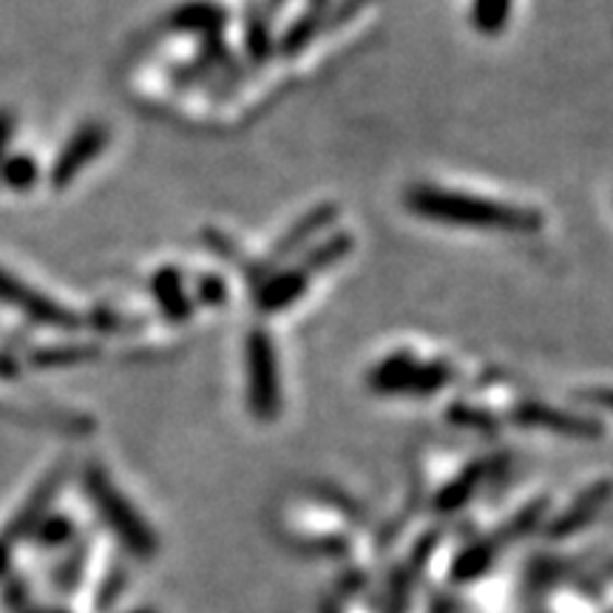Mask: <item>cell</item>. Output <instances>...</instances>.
I'll return each mask as SVG.
<instances>
[{
    "mask_svg": "<svg viewBox=\"0 0 613 613\" xmlns=\"http://www.w3.org/2000/svg\"><path fill=\"white\" fill-rule=\"evenodd\" d=\"M86 486L88 491H91V498H95L97 508L102 512V517L109 519V526L114 528L117 535L123 537L125 545L143 556L154 554L157 545H154L151 528L145 526V519L134 512V505L111 486L109 475L102 469H97V466H91L86 477Z\"/></svg>",
    "mask_w": 613,
    "mask_h": 613,
    "instance_id": "obj_4",
    "label": "cell"
},
{
    "mask_svg": "<svg viewBox=\"0 0 613 613\" xmlns=\"http://www.w3.org/2000/svg\"><path fill=\"white\" fill-rule=\"evenodd\" d=\"M455 378L446 361H420L418 355L395 353L369 369V390L378 395H434Z\"/></svg>",
    "mask_w": 613,
    "mask_h": 613,
    "instance_id": "obj_3",
    "label": "cell"
},
{
    "mask_svg": "<svg viewBox=\"0 0 613 613\" xmlns=\"http://www.w3.org/2000/svg\"><path fill=\"white\" fill-rule=\"evenodd\" d=\"M324 23L327 0H312V7L282 35V40H279V54H284V58L302 54V51L312 44V37L324 29Z\"/></svg>",
    "mask_w": 613,
    "mask_h": 613,
    "instance_id": "obj_12",
    "label": "cell"
},
{
    "mask_svg": "<svg viewBox=\"0 0 613 613\" xmlns=\"http://www.w3.org/2000/svg\"><path fill=\"white\" fill-rule=\"evenodd\" d=\"M106 143H109V131H106V125L88 123L86 128H79L72 137V143L65 145L63 154H60L58 165H54V173H51L54 185H58V188H65V185H69V182H72L74 176H77V173L102 151V148H106Z\"/></svg>",
    "mask_w": 613,
    "mask_h": 613,
    "instance_id": "obj_7",
    "label": "cell"
},
{
    "mask_svg": "<svg viewBox=\"0 0 613 613\" xmlns=\"http://www.w3.org/2000/svg\"><path fill=\"white\" fill-rule=\"evenodd\" d=\"M228 23V12L217 3H185V7H176L168 15L165 29L171 32H196V35L213 37L224 29Z\"/></svg>",
    "mask_w": 613,
    "mask_h": 613,
    "instance_id": "obj_10",
    "label": "cell"
},
{
    "mask_svg": "<svg viewBox=\"0 0 613 613\" xmlns=\"http://www.w3.org/2000/svg\"><path fill=\"white\" fill-rule=\"evenodd\" d=\"M446 418L452 420L455 426H463V429H471V432H486L494 434L498 432L500 420L486 409H475L469 404H452L446 412Z\"/></svg>",
    "mask_w": 613,
    "mask_h": 613,
    "instance_id": "obj_16",
    "label": "cell"
},
{
    "mask_svg": "<svg viewBox=\"0 0 613 613\" xmlns=\"http://www.w3.org/2000/svg\"><path fill=\"white\" fill-rule=\"evenodd\" d=\"M512 15V0H475L471 23L483 35H500Z\"/></svg>",
    "mask_w": 613,
    "mask_h": 613,
    "instance_id": "obj_15",
    "label": "cell"
},
{
    "mask_svg": "<svg viewBox=\"0 0 613 613\" xmlns=\"http://www.w3.org/2000/svg\"><path fill=\"white\" fill-rule=\"evenodd\" d=\"M196 302H203L205 307H222L228 302V282L219 275H205L196 284Z\"/></svg>",
    "mask_w": 613,
    "mask_h": 613,
    "instance_id": "obj_18",
    "label": "cell"
},
{
    "mask_svg": "<svg viewBox=\"0 0 613 613\" xmlns=\"http://www.w3.org/2000/svg\"><path fill=\"white\" fill-rule=\"evenodd\" d=\"M489 475H491V461L469 463V466H466V469H463L461 475L452 480V483L443 486V489L438 491V498H434V508L443 514L457 512L461 505L469 503V498L477 491V486L483 483Z\"/></svg>",
    "mask_w": 613,
    "mask_h": 613,
    "instance_id": "obj_11",
    "label": "cell"
},
{
    "mask_svg": "<svg viewBox=\"0 0 613 613\" xmlns=\"http://www.w3.org/2000/svg\"><path fill=\"white\" fill-rule=\"evenodd\" d=\"M335 219H339V205L335 203H321V205H316V208L307 210V213H304L298 222L290 224V231L284 233L279 242H275L273 250L268 253V259L256 261V265L247 268V273H245L247 284H256V287H259L268 275H273L275 270L282 268L290 256L302 253V247L307 245L312 236H318L321 231H327Z\"/></svg>",
    "mask_w": 613,
    "mask_h": 613,
    "instance_id": "obj_5",
    "label": "cell"
},
{
    "mask_svg": "<svg viewBox=\"0 0 613 613\" xmlns=\"http://www.w3.org/2000/svg\"><path fill=\"white\" fill-rule=\"evenodd\" d=\"M353 236L350 233H335V236L324 238L321 245H316L312 250H307L302 256V265H298V270L307 275L312 273H321V270L332 268V265H339L341 259H346L350 256V250H353Z\"/></svg>",
    "mask_w": 613,
    "mask_h": 613,
    "instance_id": "obj_14",
    "label": "cell"
},
{
    "mask_svg": "<svg viewBox=\"0 0 613 613\" xmlns=\"http://www.w3.org/2000/svg\"><path fill=\"white\" fill-rule=\"evenodd\" d=\"M307 284H310V275L302 273L298 268L287 270H275L273 275H268L265 282L256 287V310L261 316H273V312L287 310L290 304H296L298 298L307 293Z\"/></svg>",
    "mask_w": 613,
    "mask_h": 613,
    "instance_id": "obj_8",
    "label": "cell"
},
{
    "mask_svg": "<svg viewBox=\"0 0 613 613\" xmlns=\"http://www.w3.org/2000/svg\"><path fill=\"white\" fill-rule=\"evenodd\" d=\"M37 180V168L29 157H17L7 165V182L15 191H29Z\"/></svg>",
    "mask_w": 613,
    "mask_h": 613,
    "instance_id": "obj_19",
    "label": "cell"
},
{
    "mask_svg": "<svg viewBox=\"0 0 613 613\" xmlns=\"http://www.w3.org/2000/svg\"><path fill=\"white\" fill-rule=\"evenodd\" d=\"M608 498V486H593L577 500V503L571 505L568 512H563L560 517L554 519V526H551V535L554 537H565V535H574L577 528H583L593 514L599 512V505L602 500Z\"/></svg>",
    "mask_w": 613,
    "mask_h": 613,
    "instance_id": "obj_13",
    "label": "cell"
},
{
    "mask_svg": "<svg viewBox=\"0 0 613 613\" xmlns=\"http://www.w3.org/2000/svg\"><path fill=\"white\" fill-rule=\"evenodd\" d=\"M508 420L517 426H528V429L565 434V438H593L599 432V426L593 420L571 415V412L542 404V401H523L508 412Z\"/></svg>",
    "mask_w": 613,
    "mask_h": 613,
    "instance_id": "obj_6",
    "label": "cell"
},
{
    "mask_svg": "<svg viewBox=\"0 0 613 613\" xmlns=\"http://www.w3.org/2000/svg\"><path fill=\"white\" fill-rule=\"evenodd\" d=\"M203 242L205 245H210L213 247V253H217L219 259H224V261H233V265H236L238 261V247L233 245L231 238L224 236V233H219V231H205L203 233Z\"/></svg>",
    "mask_w": 613,
    "mask_h": 613,
    "instance_id": "obj_20",
    "label": "cell"
},
{
    "mask_svg": "<svg viewBox=\"0 0 613 613\" xmlns=\"http://www.w3.org/2000/svg\"><path fill=\"white\" fill-rule=\"evenodd\" d=\"M367 0H341L339 7L332 9V12H327V23L324 29H335V26H341L344 21H350V17L358 12V9L364 7Z\"/></svg>",
    "mask_w": 613,
    "mask_h": 613,
    "instance_id": "obj_21",
    "label": "cell"
},
{
    "mask_svg": "<svg viewBox=\"0 0 613 613\" xmlns=\"http://www.w3.org/2000/svg\"><path fill=\"white\" fill-rule=\"evenodd\" d=\"M247 409L261 424H273L282 415V376L273 335L265 327H253L245 339Z\"/></svg>",
    "mask_w": 613,
    "mask_h": 613,
    "instance_id": "obj_2",
    "label": "cell"
},
{
    "mask_svg": "<svg viewBox=\"0 0 613 613\" xmlns=\"http://www.w3.org/2000/svg\"><path fill=\"white\" fill-rule=\"evenodd\" d=\"M491 554H494V545H491V542L471 545V549L463 551L461 560H457L455 574L461 579H471V577H477V574H483L491 563Z\"/></svg>",
    "mask_w": 613,
    "mask_h": 613,
    "instance_id": "obj_17",
    "label": "cell"
},
{
    "mask_svg": "<svg viewBox=\"0 0 613 613\" xmlns=\"http://www.w3.org/2000/svg\"><path fill=\"white\" fill-rule=\"evenodd\" d=\"M151 296L157 302L159 312L171 321V324H185L194 312V302H191L188 290H185V279L176 268H159L151 275Z\"/></svg>",
    "mask_w": 613,
    "mask_h": 613,
    "instance_id": "obj_9",
    "label": "cell"
},
{
    "mask_svg": "<svg viewBox=\"0 0 613 613\" xmlns=\"http://www.w3.org/2000/svg\"><path fill=\"white\" fill-rule=\"evenodd\" d=\"M404 205L415 217L429 222L457 224L471 231L494 233H537L542 228V217L531 208H519L512 203H498L489 196L449 191L438 185H412L404 191Z\"/></svg>",
    "mask_w": 613,
    "mask_h": 613,
    "instance_id": "obj_1",
    "label": "cell"
}]
</instances>
